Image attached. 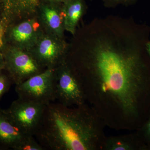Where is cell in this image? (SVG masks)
Returning a JSON list of instances; mask_svg holds the SVG:
<instances>
[{"label":"cell","mask_w":150,"mask_h":150,"mask_svg":"<svg viewBox=\"0 0 150 150\" xmlns=\"http://www.w3.org/2000/svg\"><path fill=\"white\" fill-rule=\"evenodd\" d=\"M5 61V70L15 85L44 71L28 51L7 45L2 53Z\"/></svg>","instance_id":"4"},{"label":"cell","mask_w":150,"mask_h":150,"mask_svg":"<svg viewBox=\"0 0 150 150\" xmlns=\"http://www.w3.org/2000/svg\"><path fill=\"white\" fill-rule=\"evenodd\" d=\"M62 6L65 31L74 35L86 13L87 5L85 0H65L62 3Z\"/></svg>","instance_id":"12"},{"label":"cell","mask_w":150,"mask_h":150,"mask_svg":"<svg viewBox=\"0 0 150 150\" xmlns=\"http://www.w3.org/2000/svg\"><path fill=\"white\" fill-rule=\"evenodd\" d=\"M28 135L14 123L6 109L0 108V150H16Z\"/></svg>","instance_id":"11"},{"label":"cell","mask_w":150,"mask_h":150,"mask_svg":"<svg viewBox=\"0 0 150 150\" xmlns=\"http://www.w3.org/2000/svg\"><path fill=\"white\" fill-rule=\"evenodd\" d=\"M69 47L65 38L44 31L28 52L43 68L55 69L66 61Z\"/></svg>","instance_id":"5"},{"label":"cell","mask_w":150,"mask_h":150,"mask_svg":"<svg viewBox=\"0 0 150 150\" xmlns=\"http://www.w3.org/2000/svg\"><path fill=\"white\" fill-rule=\"evenodd\" d=\"M7 27L6 23L0 17V52L2 53L7 46L6 33Z\"/></svg>","instance_id":"18"},{"label":"cell","mask_w":150,"mask_h":150,"mask_svg":"<svg viewBox=\"0 0 150 150\" xmlns=\"http://www.w3.org/2000/svg\"><path fill=\"white\" fill-rule=\"evenodd\" d=\"M43 32L36 14L8 26L6 33L7 45L28 51Z\"/></svg>","instance_id":"8"},{"label":"cell","mask_w":150,"mask_h":150,"mask_svg":"<svg viewBox=\"0 0 150 150\" xmlns=\"http://www.w3.org/2000/svg\"><path fill=\"white\" fill-rule=\"evenodd\" d=\"M1 0H0V16H1Z\"/></svg>","instance_id":"22"},{"label":"cell","mask_w":150,"mask_h":150,"mask_svg":"<svg viewBox=\"0 0 150 150\" xmlns=\"http://www.w3.org/2000/svg\"><path fill=\"white\" fill-rule=\"evenodd\" d=\"M34 136L28 135L19 145L16 150H44Z\"/></svg>","instance_id":"14"},{"label":"cell","mask_w":150,"mask_h":150,"mask_svg":"<svg viewBox=\"0 0 150 150\" xmlns=\"http://www.w3.org/2000/svg\"><path fill=\"white\" fill-rule=\"evenodd\" d=\"M65 0H40V3H46V4H61Z\"/></svg>","instance_id":"19"},{"label":"cell","mask_w":150,"mask_h":150,"mask_svg":"<svg viewBox=\"0 0 150 150\" xmlns=\"http://www.w3.org/2000/svg\"><path fill=\"white\" fill-rule=\"evenodd\" d=\"M5 69V61L4 55L0 52V71Z\"/></svg>","instance_id":"20"},{"label":"cell","mask_w":150,"mask_h":150,"mask_svg":"<svg viewBox=\"0 0 150 150\" xmlns=\"http://www.w3.org/2000/svg\"><path fill=\"white\" fill-rule=\"evenodd\" d=\"M40 0H1V16L9 23L36 15Z\"/></svg>","instance_id":"10"},{"label":"cell","mask_w":150,"mask_h":150,"mask_svg":"<svg viewBox=\"0 0 150 150\" xmlns=\"http://www.w3.org/2000/svg\"><path fill=\"white\" fill-rule=\"evenodd\" d=\"M102 150H149L138 133L106 137Z\"/></svg>","instance_id":"13"},{"label":"cell","mask_w":150,"mask_h":150,"mask_svg":"<svg viewBox=\"0 0 150 150\" xmlns=\"http://www.w3.org/2000/svg\"><path fill=\"white\" fill-rule=\"evenodd\" d=\"M135 131L150 150V113L144 124Z\"/></svg>","instance_id":"16"},{"label":"cell","mask_w":150,"mask_h":150,"mask_svg":"<svg viewBox=\"0 0 150 150\" xmlns=\"http://www.w3.org/2000/svg\"><path fill=\"white\" fill-rule=\"evenodd\" d=\"M139 0H102L103 4L106 8H114L119 6L128 7L136 4Z\"/></svg>","instance_id":"17"},{"label":"cell","mask_w":150,"mask_h":150,"mask_svg":"<svg viewBox=\"0 0 150 150\" xmlns=\"http://www.w3.org/2000/svg\"><path fill=\"white\" fill-rule=\"evenodd\" d=\"M46 105L18 98L6 110L12 120L25 134L35 136Z\"/></svg>","instance_id":"7"},{"label":"cell","mask_w":150,"mask_h":150,"mask_svg":"<svg viewBox=\"0 0 150 150\" xmlns=\"http://www.w3.org/2000/svg\"><path fill=\"white\" fill-rule=\"evenodd\" d=\"M150 26L133 17H96L79 26L66 62L106 126L136 131L150 113Z\"/></svg>","instance_id":"1"},{"label":"cell","mask_w":150,"mask_h":150,"mask_svg":"<svg viewBox=\"0 0 150 150\" xmlns=\"http://www.w3.org/2000/svg\"><path fill=\"white\" fill-rule=\"evenodd\" d=\"M146 50L150 57V38L146 44Z\"/></svg>","instance_id":"21"},{"label":"cell","mask_w":150,"mask_h":150,"mask_svg":"<svg viewBox=\"0 0 150 150\" xmlns=\"http://www.w3.org/2000/svg\"><path fill=\"white\" fill-rule=\"evenodd\" d=\"M105 126L86 103L73 107L52 102L45 106L34 137L45 150H102Z\"/></svg>","instance_id":"2"},{"label":"cell","mask_w":150,"mask_h":150,"mask_svg":"<svg viewBox=\"0 0 150 150\" xmlns=\"http://www.w3.org/2000/svg\"><path fill=\"white\" fill-rule=\"evenodd\" d=\"M13 84V81L5 70L0 71V98L8 91Z\"/></svg>","instance_id":"15"},{"label":"cell","mask_w":150,"mask_h":150,"mask_svg":"<svg viewBox=\"0 0 150 150\" xmlns=\"http://www.w3.org/2000/svg\"><path fill=\"white\" fill-rule=\"evenodd\" d=\"M54 70L47 69L16 85L18 98L45 105L54 102L56 100Z\"/></svg>","instance_id":"3"},{"label":"cell","mask_w":150,"mask_h":150,"mask_svg":"<svg viewBox=\"0 0 150 150\" xmlns=\"http://www.w3.org/2000/svg\"><path fill=\"white\" fill-rule=\"evenodd\" d=\"M36 14L44 32L65 38L66 31L62 4L40 3Z\"/></svg>","instance_id":"9"},{"label":"cell","mask_w":150,"mask_h":150,"mask_svg":"<svg viewBox=\"0 0 150 150\" xmlns=\"http://www.w3.org/2000/svg\"><path fill=\"white\" fill-rule=\"evenodd\" d=\"M56 100L65 106H79L86 102L82 86L66 61L54 70Z\"/></svg>","instance_id":"6"}]
</instances>
